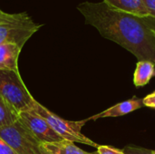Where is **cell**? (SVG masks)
I'll return each instance as SVG.
<instances>
[{
  "instance_id": "obj_7",
  "label": "cell",
  "mask_w": 155,
  "mask_h": 154,
  "mask_svg": "<svg viewBox=\"0 0 155 154\" xmlns=\"http://www.w3.org/2000/svg\"><path fill=\"white\" fill-rule=\"evenodd\" d=\"M143 106V99H138L136 97H134L130 100L119 103L115 104L114 106H112L111 108H108L105 111L88 118V120L90 121V120H97L100 118L123 116V115L128 114L132 112H134Z\"/></svg>"
},
{
  "instance_id": "obj_14",
  "label": "cell",
  "mask_w": 155,
  "mask_h": 154,
  "mask_svg": "<svg viewBox=\"0 0 155 154\" xmlns=\"http://www.w3.org/2000/svg\"><path fill=\"white\" fill-rule=\"evenodd\" d=\"M123 151L125 154H153L151 150L135 146H126Z\"/></svg>"
},
{
  "instance_id": "obj_16",
  "label": "cell",
  "mask_w": 155,
  "mask_h": 154,
  "mask_svg": "<svg viewBox=\"0 0 155 154\" xmlns=\"http://www.w3.org/2000/svg\"><path fill=\"white\" fill-rule=\"evenodd\" d=\"M143 106H147V107L155 109V92L144 97L143 99Z\"/></svg>"
},
{
  "instance_id": "obj_19",
  "label": "cell",
  "mask_w": 155,
  "mask_h": 154,
  "mask_svg": "<svg viewBox=\"0 0 155 154\" xmlns=\"http://www.w3.org/2000/svg\"><path fill=\"white\" fill-rule=\"evenodd\" d=\"M153 154H155V151H153Z\"/></svg>"
},
{
  "instance_id": "obj_18",
  "label": "cell",
  "mask_w": 155,
  "mask_h": 154,
  "mask_svg": "<svg viewBox=\"0 0 155 154\" xmlns=\"http://www.w3.org/2000/svg\"><path fill=\"white\" fill-rule=\"evenodd\" d=\"M42 146V145H41ZM42 150H43V148H42ZM43 154H50V153H48L47 152H45V150H43Z\"/></svg>"
},
{
  "instance_id": "obj_9",
  "label": "cell",
  "mask_w": 155,
  "mask_h": 154,
  "mask_svg": "<svg viewBox=\"0 0 155 154\" xmlns=\"http://www.w3.org/2000/svg\"><path fill=\"white\" fill-rule=\"evenodd\" d=\"M108 6L139 16H151L142 0H103Z\"/></svg>"
},
{
  "instance_id": "obj_10",
  "label": "cell",
  "mask_w": 155,
  "mask_h": 154,
  "mask_svg": "<svg viewBox=\"0 0 155 154\" xmlns=\"http://www.w3.org/2000/svg\"><path fill=\"white\" fill-rule=\"evenodd\" d=\"M154 76V64L150 61H139L134 74V84L137 87L144 86Z\"/></svg>"
},
{
  "instance_id": "obj_5",
  "label": "cell",
  "mask_w": 155,
  "mask_h": 154,
  "mask_svg": "<svg viewBox=\"0 0 155 154\" xmlns=\"http://www.w3.org/2000/svg\"><path fill=\"white\" fill-rule=\"evenodd\" d=\"M0 137L17 154H43L42 144L18 120L15 123L0 129Z\"/></svg>"
},
{
  "instance_id": "obj_12",
  "label": "cell",
  "mask_w": 155,
  "mask_h": 154,
  "mask_svg": "<svg viewBox=\"0 0 155 154\" xmlns=\"http://www.w3.org/2000/svg\"><path fill=\"white\" fill-rule=\"evenodd\" d=\"M19 120V113L0 95V129L10 126Z\"/></svg>"
},
{
  "instance_id": "obj_2",
  "label": "cell",
  "mask_w": 155,
  "mask_h": 154,
  "mask_svg": "<svg viewBox=\"0 0 155 154\" xmlns=\"http://www.w3.org/2000/svg\"><path fill=\"white\" fill-rule=\"evenodd\" d=\"M41 26L25 12L8 14L0 10V44H14L23 48Z\"/></svg>"
},
{
  "instance_id": "obj_15",
  "label": "cell",
  "mask_w": 155,
  "mask_h": 154,
  "mask_svg": "<svg viewBox=\"0 0 155 154\" xmlns=\"http://www.w3.org/2000/svg\"><path fill=\"white\" fill-rule=\"evenodd\" d=\"M0 154H17L15 151L0 137Z\"/></svg>"
},
{
  "instance_id": "obj_6",
  "label": "cell",
  "mask_w": 155,
  "mask_h": 154,
  "mask_svg": "<svg viewBox=\"0 0 155 154\" xmlns=\"http://www.w3.org/2000/svg\"><path fill=\"white\" fill-rule=\"evenodd\" d=\"M19 121L41 144L53 143L64 140L33 109L19 113Z\"/></svg>"
},
{
  "instance_id": "obj_3",
  "label": "cell",
  "mask_w": 155,
  "mask_h": 154,
  "mask_svg": "<svg viewBox=\"0 0 155 154\" xmlns=\"http://www.w3.org/2000/svg\"><path fill=\"white\" fill-rule=\"evenodd\" d=\"M0 95L18 113L31 109L35 102L15 70H0Z\"/></svg>"
},
{
  "instance_id": "obj_13",
  "label": "cell",
  "mask_w": 155,
  "mask_h": 154,
  "mask_svg": "<svg viewBox=\"0 0 155 154\" xmlns=\"http://www.w3.org/2000/svg\"><path fill=\"white\" fill-rule=\"evenodd\" d=\"M94 154H125L123 150L111 147L108 145H99L97 148V152Z\"/></svg>"
},
{
  "instance_id": "obj_17",
  "label": "cell",
  "mask_w": 155,
  "mask_h": 154,
  "mask_svg": "<svg viewBox=\"0 0 155 154\" xmlns=\"http://www.w3.org/2000/svg\"><path fill=\"white\" fill-rule=\"evenodd\" d=\"M150 15L155 18V0H142Z\"/></svg>"
},
{
  "instance_id": "obj_11",
  "label": "cell",
  "mask_w": 155,
  "mask_h": 154,
  "mask_svg": "<svg viewBox=\"0 0 155 154\" xmlns=\"http://www.w3.org/2000/svg\"><path fill=\"white\" fill-rule=\"evenodd\" d=\"M42 148L50 154H94L80 149L75 146L74 143L67 140L53 143H44L42 144Z\"/></svg>"
},
{
  "instance_id": "obj_1",
  "label": "cell",
  "mask_w": 155,
  "mask_h": 154,
  "mask_svg": "<svg viewBox=\"0 0 155 154\" xmlns=\"http://www.w3.org/2000/svg\"><path fill=\"white\" fill-rule=\"evenodd\" d=\"M77 9L85 23L97 29L103 37L118 44L139 61H150L155 64L154 17L116 10L103 1L83 2Z\"/></svg>"
},
{
  "instance_id": "obj_8",
  "label": "cell",
  "mask_w": 155,
  "mask_h": 154,
  "mask_svg": "<svg viewBox=\"0 0 155 154\" xmlns=\"http://www.w3.org/2000/svg\"><path fill=\"white\" fill-rule=\"evenodd\" d=\"M22 48L14 44H0V70L18 71V57Z\"/></svg>"
},
{
  "instance_id": "obj_4",
  "label": "cell",
  "mask_w": 155,
  "mask_h": 154,
  "mask_svg": "<svg viewBox=\"0 0 155 154\" xmlns=\"http://www.w3.org/2000/svg\"><path fill=\"white\" fill-rule=\"evenodd\" d=\"M33 109L36 113H38L41 117H43L50 125V127L64 140H67L73 143H79L83 144H86L94 148H98V144L90 140L82 133V128L85 124L88 119L84 121H67L62 119L61 117L57 116L56 114L50 112L47 108L43 106L38 102H35Z\"/></svg>"
}]
</instances>
